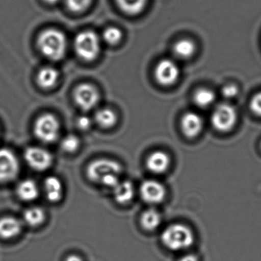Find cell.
I'll return each instance as SVG.
<instances>
[{"mask_svg":"<svg viewBox=\"0 0 261 261\" xmlns=\"http://www.w3.org/2000/svg\"><path fill=\"white\" fill-rule=\"evenodd\" d=\"M122 167L117 161L98 159L92 161L87 168V178L91 182L113 189L119 182Z\"/></svg>","mask_w":261,"mask_h":261,"instance_id":"cell-1","label":"cell"},{"mask_svg":"<svg viewBox=\"0 0 261 261\" xmlns=\"http://www.w3.org/2000/svg\"><path fill=\"white\" fill-rule=\"evenodd\" d=\"M37 45L45 58L50 61H57L65 56L67 40L61 31L56 29H47L38 35Z\"/></svg>","mask_w":261,"mask_h":261,"instance_id":"cell-2","label":"cell"},{"mask_svg":"<svg viewBox=\"0 0 261 261\" xmlns=\"http://www.w3.org/2000/svg\"><path fill=\"white\" fill-rule=\"evenodd\" d=\"M194 241L195 236L191 228L182 224H173L166 228L161 234V242L172 251L188 249Z\"/></svg>","mask_w":261,"mask_h":261,"instance_id":"cell-3","label":"cell"},{"mask_svg":"<svg viewBox=\"0 0 261 261\" xmlns=\"http://www.w3.org/2000/svg\"><path fill=\"white\" fill-rule=\"evenodd\" d=\"M100 39L93 31L80 32L75 38V52L84 61H92L96 59L100 52Z\"/></svg>","mask_w":261,"mask_h":261,"instance_id":"cell-4","label":"cell"},{"mask_svg":"<svg viewBox=\"0 0 261 261\" xmlns=\"http://www.w3.org/2000/svg\"><path fill=\"white\" fill-rule=\"evenodd\" d=\"M61 130L59 121L51 113L41 115L35 121V136L44 144H51L58 139Z\"/></svg>","mask_w":261,"mask_h":261,"instance_id":"cell-5","label":"cell"},{"mask_svg":"<svg viewBox=\"0 0 261 261\" xmlns=\"http://www.w3.org/2000/svg\"><path fill=\"white\" fill-rule=\"evenodd\" d=\"M237 119V111L234 107L228 104H221L213 111L211 121L216 130L225 133L234 127Z\"/></svg>","mask_w":261,"mask_h":261,"instance_id":"cell-6","label":"cell"},{"mask_svg":"<svg viewBox=\"0 0 261 261\" xmlns=\"http://www.w3.org/2000/svg\"><path fill=\"white\" fill-rule=\"evenodd\" d=\"M73 99L76 105L84 111L93 110L99 101L97 89L90 84H82L75 88Z\"/></svg>","mask_w":261,"mask_h":261,"instance_id":"cell-7","label":"cell"},{"mask_svg":"<svg viewBox=\"0 0 261 261\" xmlns=\"http://www.w3.org/2000/svg\"><path fill=\"white\" fill-rule=\"evenodd\" d=\"M19 173V162L13 152L0 149V183L14 180Z\"/></svg>","mask_w":261,"mask_h":261,"instance_id":"cell-8","label":"cell"},{"mask_svg":"<svg viewBox=\"0 0 261 261\" xmlns=\"http://www.w3.org/2000/svg\"><path fill=\"white\" fill-rule=\"evenodd\" d=\"M24 157L28 165L38 172L48 170L53 162L50 153L41 147H29L24 152Z\"/></svg>","mask_w":261,"mask_h":261,"instance_id":"cell-9","label":"cell"},{"mask_svg":"<svg viewBox=\"0 0 261 261\" xmlns=\"http://www.w3.org/2000/svg\"><path fill=\"white\" fill-rule=\"evenodd\" d=\"M179 67L171 59H163L156 64L154 76L158 84L162 86H171L177 81L179 77Z\"/></svg>","mask_w":261,"mask_h":261,"instance_id":"cell-10","label":"cell"},{"mask_svg":"<svg viewBox=\"0 0 261 261\" xmlns=\"http://www.w3.org/2000/svg\"><path fill=\"white\" fill-rule=\"evenodd\" d=\"M140 195L146 203L156 205L161 203L165 199L167 190L161 182L148 179L141 183Z\"/></svg>","mask_w":261,"mask_h":261,"instance_id":"cell-11","label":"cell"},{"mask_svg":"<svg viewBox=\"0 0 261 261\" xmlns=\"http://www.w3.org/2000/svg\"><path fill=\"white\" fill-rule=\"evenodd\" d=\"M203 128V121L200 115L195 112H187L181 119L182 133L188 138L199 136Z\"/></svg>","mask_w":261,"mask_h":261,"instance_id":"cell-12","label":"cell"},{"mask_svg":"<svg viewBox=\"0 0 261 261\" xmlns=\"http://www.w3.org/2000/svg\"><path fill=\"white\" fill-rule=\"evenodd\" d=\"M170 157L167 153L154 151L149 155L146 160V167L150 173L162 174L167 171L170 165Z\"/></svg>","mask_w":261,"mask_h":261,"instance_id":"cell-13","label":"cell"},{"mask_svg":"<svg viewBox=\"0 0 261 261\" xmlns=\"http://www.w3.org/2000/svg\"><path fill=\"white\" fill-rule=\"evenodd\" d=\"M22 224L16 218L3 217L0 219V238L5 240L14 239L21 232Z\"/></svg>","mask_w":261,"mask_h":261,"instance_id":"cell-14","label":"cell"},{"mask_svg":"<svg viewBox=\"0 0 261 261\" xmlns=\"http://www.w3.org/2000/svg\"><path fill=\"white\" fill-rule=\"evenodd\" d=\"M113 193L116 202L121 205H126L135 197V187L130 181H120L113 188Z\"/></svg>","mask_w":261,"mask_h":261,"instance_id":"cell-15","label":"cell"},{"mask_svg":"<svg viewBox=\"0 0 261 261\" xmlns=\"http://www.w3.org/2000/svg\"><path fill=\"white\" fill-rule=\"evenodd\" d=\"M59 79V72L51 66H45L38 70L37 83L44 90H48L56 85Z\"/></svg>","mask_w":261,"mask_h":261,"instance_id":"cell-16","label":"cell"},{"mask_svg":"<svg viewBox=\"0 0 261 261\" xmlns=\"http://www.w3.org/2000/svg\"><path fill=\"white\" fill-rule=\"evenodd\" d=\"M44 192L49 202L57 203L63 198V185L56 176H48L44 181Z\"/></svg>","mask_w":261,"mask_h":261,"instance_id":"cell-17","label":"cell"},{"mask_svg":"<svg viewBox=\"0 0 261 261\" xmlns=\"http://www.w3.org/2000/svg\"><path fill=\"white\" fill-rule=\"evenodd\" d=\"M17 195L24 202H32L38 197L39 189L38 185L31 179H26L18 184L17 187Z\"/></svg>","mask_w":261,"mask_h":261,"instance_id":"cell-18","label":"cell"},{"mask_svg":"<svg viewBox=\"0 0 261 261\" xmlns=\"http://www.w3.org/2000/svg\"><path fill=\"white\" fill-rule=\"evenodd\" d=\"M161 213L154 208L145 210L141 216V225L146 231L156 230L161 224Z\"/></svg>","mask_w":261,"mask_h":261,"instance_id":"cell-19","label":"cell"},{"mask_svg":"<svg viewBox=\"0 0 261 261\" xmlns=\"http://www.w3.org/2000/svg\"><path fill=\"white\" fill-rule=\"evenodd\" d=\"M196 51V44L188 38H182L175 43L173 52L181 59H189L194 55Z\"/></svg>","mask_w":261,"mask_h":261,"instance_id":"cell-20","label":"cell"},{"mask_svg":"<svg viewBox=\"0 0 261 261\" xmlns=\"http://www.w3.org/2000/svg\"><path fill=\"white\" fill-rule=\"evenodd\" d=\"M94 119L99 127L104 129H110L116 125L118 116L111 109L102 108L96 112Z\"/></svg>","mask_w":261,"mask_h":261,"instance_id":"cell-21","label":"cell"},{"mask_svg":"<svg viewBox=\"0 0 261 261\" xmlns=\"http://www.w3.org/2000/svg\"><path fill=\"white\" fill-rule=\"evenodd\" d=\"M147 2L148 0H116L119 9L130 15L141 13L146 7Z\"/></svg>","mask_w":261,"mask_h":261,"instance_id":"cell-22","label":"cell"},{"mask_svg":"<svg viewBox=\"0 0 261 261\" xmlns=\"http://www.w3.org/2000/svg\"><path fill=\"white\" fill-rule=\"evenodd\" d=\"M45 213L39 207H32L26 210L23 215V221L29 226L38 227L44 222Z\"/></svg>","mask_w":261,"mask_h":261,"instance_id":"cell-23","label":"cell"},{"mask_svg":"<svg viewBox=\"0 0 261 261\" xmlns=\"http://www.w3.org/2000/svg\"><path fill=\"white\" fill-rule=\"evenodd\" d=\"M193 101L196 106L201 108H206L216 101V94L208 88H200L195 92Z\"/></svg>","mask_w":261,"mask_h":261,"instance_id":"cell-24","label":"cell"},{"mask_svg":"<svg viewBox=\"0 0 261 261\" xmlns=\"http://www.w3.org/2000/svg\"><path fill=\"white\" fill-rule=\"evenodd\" d=\"M122 32L120 29L116 27H109L102 34L104 41L110 45H116L119 44L122 39Z\"/></svg>","mask_w":261,"mask_h":261,"instance_id":"cell-25","label":"cell"},{"mask_svg":"<svg viewBox=\"0 0 261 261\" xmlns=\"http://www.w3.org/2000/svg\"><path fill=\"white\" fill-rule=\"evenodd\" d=\"M79 138L73 134H68L62 139L61 143V148L66 153H72L76 152L79 149Z\"/></svg>","mask_w":261,"mask_h":261,"instance_id":"cell-26","label":"cell"},{"mask_svg":"<svg viewBox=\"0 0 261 261\" xmlns=\"http://www.w3.org/2000/svg\"><path fill=\"white\" fill-rule=\"evenodd\" d=\"M92 1L93 0H65L69 10L76 13L87 10L91 5Z\"/></svg>","mask_w":261,"mask_h":261,"instance_id":"cell-27","label":"cell"},{"mask_svg":"<svg viewBox=\"0 0 261 261\" xmlns=\"http://www.w3.org/2000/svg\"><path fill=\"white\" fill-rule=\"evenodd\" d=\"M250 108L254 114L261 116V91L255 93L251 98Z\"/></svg>","mask_w":261,"mask_h":261,"instance_id":"cell-28","label":"cell"},{"mask_svg":"<svg viewBox=\"0 0 261 261\" xmlns=\"http://www.w3.org/2000/svg\"><path fill=\"white\" fill-rule=\"evenodd\" d=\"M239 87L236 84H229L224 86L222 90V93L225 98L231 99L236 98L239 94Z\"/></svg>","mask_w":261,"mask_h":261,"instance_id":"cell-29","label":"cell"},{"mask_svg":"<svg viewBox=\"0 0 261 261\" xmlns=\"http://www.w3.org/2000/svg\"><path fill=\"white\" fill-rule=\"evenodd\" d=\"M76 125L80 130H88L92 125V120L87 116H81L76 121Z\"/></svg>","mask_w":261,"mask_h":261,"instance_id":"cell-30","label":"cell"},{"mask_svg":"<svg viewBox=\"0 0 261 261\" xmlns=\"http://www.w3.org/2000/svg\"><path fill=\"white\" fill-rule=\"evenodd\" d=\"M178 261H199V259L194 254H189L182 256Z\"/></svg>","mask_w":261,"mask_h":261,"instance_id":"cell-31","label":"cell"},{"mask_svg":"<svg viewBox=\"0 0 261 261\" xmlns=\"http://www.w3.org/2000/svg\"><path fill=\"white\" fill-rule=\"evenodd\" d=\"M65 261H84L83 259L81 258L80 256L74 255V254H72V255L68 256V257L66 258Z\"/></svg>","mask_w":261,"mask_h":261,"instance_id":"cell-32","label":"cell"},{"mask_svg":"<svg viewBox=\"0 0 261 261\" xmlns=\"http://www.w3.org/2000/svg\"><path fill=\"white\" fill-rule=\"evenodd\" d=\"M43 1L48 5H55L57 4L58 3H59L60 0H43Z\"/></svg>","mask_w":261,"mask_h":261,"instance_id":"cell-33","label":"cell"},{"mask_svg":"<svg viewBox=\"0 0 261 261\" xmlns=\"http://www.w3.org/2000/svg\"><path fill=\"white\" fill-rule=\"evenodd\" d=\"M260 147H261V143H260Z\"/></svg>","mask_w":261,"mask_h":261,"instance_id":"cell-34","label":"cell"}]
</instances>
